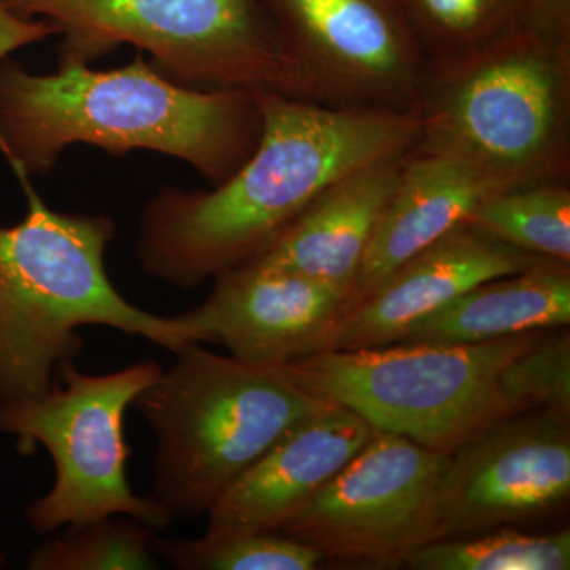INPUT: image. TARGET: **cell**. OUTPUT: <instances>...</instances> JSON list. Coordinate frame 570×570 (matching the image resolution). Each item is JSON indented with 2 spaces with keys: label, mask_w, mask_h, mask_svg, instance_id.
Instances as JSON below:
<instances>
[{
  "label": "cell",
  "mask_w": 570,
  "mask_h": 570,
  "mask_svg": "<svg viewBox=\"0 0 570 570\" xmlns=\"http://www.w3.org/2000/svg\"><path fill=\"white\" fill-rule=\"evenodd\" d=\"M14 175L28 212L0 227V403L45 395L59 366L80 354L82 326L145 337L174 354L194 343L178 318L132 305L111 283L110 217L55 212L29 176Z\"/></svg>",
  "instance_id": "277c9868"
},
{
  "label": "cell",
  "mask_w": 570,
  "mask_h": 570,
  "mask_svg": "<svg viewBox=\"0 0 570 570\" xmlns=\"http://www.w3.org/2000/svg\"><path fill=\"white\" fill-rule=\"evenodd\" d=\"M202 305L175 316L194 343L220 344L250 365L328 351L347 295L307 277L242 265L213 277Z\"/></svg>",
  "instance_id": "7c38bea8"
},
{
  "label": "cell",
  "mask_w": 570,
  "mask_h": 570,
  "mask_svg": "<svg viewBox=\"0 0 570 570\" xmlns=\"http://www.w3.org/2000/svg\"><path fill=\"white\" fill-rule=\"evenodd\" d=\"M317 104L414 111L428 63L395 0H261Z\"/></svg>",
  "instance_id": "30bf717a"
},
{
  "label": "cell",
  "mask_w": 570,
  "mask_h": 570,
  "mask_svg": "<svg viewBox=\"0 0 570 570\" xmlns=\"http://www.w3.org/2000/svg\"><path fill=\"white\" fill-rule=\"evenodd\" d=\"M351 409L326 404L239 475L208 512V534L276 532L324 489L374 434Z\"/></svg>",
  "instance_id": "5bb4252c"
},
{
  "label": "cell",
  "mask_w": 570,
  "mask_h": 570,
  "mask_svg": "<svg viewBox=\"0 0 570 570\" xmlns=\"http://www.w3.org/2000/svg\"><path fill=\"white\" fill-rule=\"evenodd\" d=\"M415 151L469 165L498 190L569 181L570 40L528 29L430 69Z\"/></svg>",
  "instance_id": "8992f818"
},
{
  "label": "cell",
  "mask_w": 570,
  "mask_h": 570,
  "mask_svg": "<svg viewBox=\"0 0 570 570\" xmlns=\"http://www.w3.org/2000/svg\"><path fill=\"white\" fill-rule=\"evenodd\" d=\"M3 562H6V560H3V554L0 553V568H2Z\"/></svg>",
  "instance_id": "d4e9b609"
},
{
  "label": "cell",
  "mask_w": 570,
  "mask_h": 570,
  "mask_svg": "<svg viewBox=\"0 0 570 570\" xmlns=\"http://www.w3.org/2000/svg\"><path fill=\"white\" fill-rule=\"evenodd\" d=\"M135 396L156 438L149 497L175 520L208 515L214 502L325 397L284 365H250L190 343Z\"/></svg>",
  "instance_id": "5b68a950"
},
{
  "label": "cell",
  "mask_w": 570,
  "mask_h": 570,
  "mask_svg": "<svg viewBox=\"0 0 570 570\" xmlns=\"http://www.w3.org/2000/svg\"><path fill=\"white\" fill-rule=\"evenodd\" d=\"M316 395L423 448L450 453L517 415L570 419L568 330L483 343H395L285 363Z\"/></svg>",
  "instance_id": "3957f363"
},
{
  "label": "cell",
  "mask_w": 570,
  "mask_h": 570,
  "mask_svg": "<svg viewBox=\"0 0 570 570\" xmlns=\"http://www.w3.org/2000/svg\"><path fill=\"white\" fill-rule=\"evenodd\" d=\"M449 453L387 431L370 441L275 534L307 543L324 560L392 569L428 542Z\"/></svg>",
  "instance_id": "9c48e42d"
},
{
  "label": "cell",
  "mask_w": 570,
  "mask_h": 570,
  "mask_svg": "<svg viewBox=\"0 0 570 570\" xmlns=\"http://www.w3.org/2000/svg\"><path fill=\"white\" fill-rule=\"evenodd\" d=\"M570 324V264L542 258L469 288L409 326L397 343H483Z\"/></svg>",
  "instance_id": "e0dca14e"
},
{
  "label": "cell",
  "mask_w": 570,
  "mask_h": 570,
  "mask_svg": "<svg viewBox=\"0 0 570 570\" xmlns=\"http://www.w3.org/2000/svg\"><path fill=\"white\" fill-rule=\"evenodd\" d=\"M157 560L179 570H314L321 551L275 532L208 534L179 539L154 535Z\"/></svg>",
  "instance_id": "7402d4cb"
},
{
  "label": "cell",
  "mask_w": 570,
  "mask_h": 570,
  "mask_svg": "<svg viewBox=\"0 0 570 570\" xmlns=\"http://www.w3.org/2000/svg\"><path fill=\"white\" fill-rule=\"evenodd\" d=\"M466 224L523 253L570 264L569 181L491 194L480 202Z\"/></svg>",
  "instance_id": "d6986e66"
},
{
  "label": "cell",
  "mask_w": 570,
  "mask_h": 570,
  "mask_svg": "<svg viewBox=\"0 0 570 570\" xmlns=\"http://www.w3.org/2000/svg\"><path fill=\"white\" fill-rule=\"evenodd\" d=\"M3 2L21 17L56 26L59 63H89L127 43L149 52L164 77L187 88L316 102L261 0Z\"/></svg>",
  "instance_id": "52a82bcc"
},
{
  "label": "cell",
  "mask_w": 570,
  "mask_h": 570,
  "mask_svg": "<svg viewBox=\"0 0 570 570\" xmlns=\"http://www.w3.org/2000/svg\"><path fill=\"white\" fill-rule=\"evenodd\" d=\"M253 156L214 190L164 187L142 209L137 257L146 275L193 291L249 264L326 187L363 165L414 148V111L330 107L257 92Z\"/></svg>",
  "instance_id": "6da1fadb"
},
{
  "label": "cell",
  "mask_w": 570,
  "mask_h": 570,
  "mask_svg": "<svg viewBox=\"0 0 570 570\" xmlns=\"http://www.w3.org/2000/svg\"><path fill=\"white\" fill-rule=\"evenodd\" d=\"M163 370L146 360L112 373L88 374L69 360L45 395L0 403V433L17 439L24 455L43 445L55 464L50 491L26 509L33 531L48 534L108 515L134 517L156 531L174 524L149 494L134 493L124 434L127 409Z\"/></svg>",
  "instance_id": "ba28073f"
},
{
  "label": "cell",
  "mask_w": 570,
  "mask_h": 570,
  "mask_svg": "<svg viewBox=\"0 0 570 570\" xmlns=\"http://www.w3.org/2000/svg\"><path fill=\"white\" fill-rule=\"evenodd\" d=\"M494 193L501 190L469 165L411 149L363 255L347 311L412 255L466 223L480 202Z\"/></svg>",
  "instance_id": "2e32d148"
},
{
  "label": "cell",
  "mask_w": 570,
  "mask_h": 570,
  "mask_svg": "<svg viewBox=\"0 0 570 570\" xmlns=\"http://www.w3.org/2000/svg\"><path fill=\"white\" fill-rule=\"evenodd\" d=\"M261 134L257 92L187 88L140 55L121 69L71 62L48 75L0 61V153L29 178L50 174L80 142L176 157L217 186L253 156Z\"/></svg>",
  "instance_id": "7a4b0ae2"
},
{
  "label": "cell",
  "mask_w": 570,
  "mask_h": 570,
  "mask_svg": "<svg viewBox=\"0 0 570 570\" xmlns=\"http://www.w3.org/2000/svg\"><path fill=\"white\" fill-rule=\"evenodd\" d=\"M428 69L464 61L531 28L528 0H395Z\"/></svg>",
  "instance_id": "ac0fdd59"
},
{
  "label": "cell",
  "mask_w": 570,
  "mask_h": 570,
  "mask_svg": "<svg viewBox=\"0 0 570 570\" xmlns=\"http://www.w3.org/2000/svg\"><path fill=\"white\" fill-rule=\"evenodd\" d=\"M156 530L129 515H108L67 527L41 543L28 560L31 570H153Z\"/></svg>",
  "instance_id": "44dd1931"
},
{
  "label": "cell",
  "mask_w": 570,
  "mask_h": 570,
  "mask_svg": "<svg viewBox=\"0 0 570 570\" xmlns=\"http://www.w3.org/2000/svg\"><path fill=\"white\" fill-rule=\"evenodd\" d=\"M569 498L570 419L546 409L527 412L449 453L428 542L543 519Z\"/></svg>",
  "instance_id": "8fae6325"
},
{
  "label": "cell",
  "mask_w": 570,
  "mask_h": 570,
  "mask_svg": "<svg viewBox=\"0 0 570 570\" xmlns=\"http://www.w3.org/2000/svg\"><path fill=\"white\" fill-rule=\"evenodd\" d=\"M407 153L363 165L326 187L246 265L307 277L348 298L363 255L400 183Z\"/></svg>",
  "instance_id": "9a60e30c"
},
{
  "label": "cell",
  "mask_w": 570,
  "mask_h": 570,
  "mask_svg": "<svg viewBox=\"0 0 570 570\" xmlns=\"http://www.w3.org/2000/svg\"><path fill=\"white\" fill-rule=\"evenodd\" d=\"M542 258L461 224L412 255L358 299L341 318L328 351L395 344L409 326L469 288L524 272Z\"/></svg>",
  "instance_id": "4fadbf2b"
},
{
  "label": "cell",
  "mask_w": 570,
  "mask_h": 570,
  "mask_svg": "<svg viewBox=\"0 0 570 570\" xmlns=\"http://www.w3.org/2000/svg\"><path fill=\"white\" fill-rule=\"evenodd\" d=\"M528 9L534 31L570 40V0H528Z\"/></svg>",
  "instance_id": "cb8c5ba5"
},
{
  "label": "cell",
  "mask_w": 570,
  "mask_h": 570,
  "mask_svg": "<svg viewBox=\"0 0 570 570\" xmlns=\"http://www.w3.org/2000/svg\"><path fill=\"white\" fill-rule=\"evenodd\" d=\"M414 570H569L570 531L546 534L498 528L466 538L439 539L411 551Z\"/></svg>",
  "instance_id": "ffe728a7"
},
{
  "label": "cell",
  "mask_w": 570,
  "mask_h": 570,
  "mask_svg": "<svg viewBox=\"0 0 570 570\" xmlns=\"http://www.w3.org/2000/svg\"><path fill=\"white\" fill-rule=\"evenodd\" d=\"M51 36H59L52 22L21 17L0 0V61L9 58L10 52L39 43Z\"/></svg>",
  "instance_id": "603a6c76"
}]
</instances>
